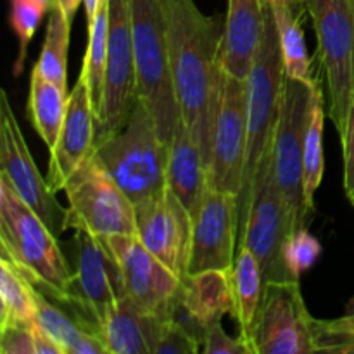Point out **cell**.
Segmentation results:
<instances>
[{"label":"cell","instance_id":"6da1fadb","mask_svg":"<svg viewBox=\"0 0 354 354\" xmlns=\"http://www.w3.org/2000/svg\"><path fill=\"white\" fill-rule=\"evenodd\" d=\"M169 66L180 118L209 162L220 102L225 16H207L194 0H165Z\"/></svg>","mask_w":354,"mask_h":354},{"label":"cell","instance_id":"7a4b0ae2","mask_svg":"<svg viewBox=\"0 0 354 354\" xmlns=\"http://www.w3.org/2000/svg\"><path fill=\"white\" fill-rule=\"evenodd\" d=\"M286 69L279 28L272 7H266V23L248 80V147L244 175L239 192V244L244 237L254 187L266 158L272 152L282 102Z\"/></svg>","mask_w":354,"mask_h":354},{"label":"cell","instance_id":"3957f363","mask_svg":"<svg viewBox=\"0 0 354 354\" xmlns=\"http://www.w3.org/2000/svg\"><path fill=\"white\" fill-rule=\"evenodd\" d=\"M93 151L133 204L168 187L169 145L162 140L151 111L138 97L127 123L111 137L95 142Z\"/></svg>","mask_w":354,"mask_h":354},{"label":"cell","instance_id":"277c9868","mask_svg":"<svg viewBox=\"0 0 354 354\" xmlns=\"http://www.w3.org/2000/svg\"><path fill=\"white\" fill-rule=\"evenodd\" d=\"M131 37L135 93L151 111L159 135L169 145L182 118L169 66L165 0H131Z\"/></svg>","mask_w":354,"mask_h":354},{"label":"cell","instance_id":"5b68a950","mask_svg":"<svg viewBox=\"0 0 354 354\" xmlns=\"http://www.w3.org/2000/svg\"><path fill=\"white\" fill-rule=\"evenodd\" d=\"M0 254L33 272L62 294H73V266L66 259L57 235L17 196L0 173Z\"/></svg>","mask_w":354,"mask_h":354},{"label":"cell","instance_id":"8992f818","mask_svg":"<svg viewBox=\"0 0 354 354\" xmlns=\"http://www.w3.org/2000/svg\"><path fill=\"white\" fill-rule=\"evenodd\" d=\"M311 85L299 80L283 82L282 102L272 147L275 183L282 197L287 232L308 230L311 213L304 203V135L311 109Z\"/></svg>","mask_w":354,"mask_h":354},{"label":"cell","instance_id":"52a82bcc","mask_svg":"<svg viewBox=\"0 0 354 354\" xmlns=\"http://www.w3.org/2000/svg\"><path fill=\"white\" fill-rule=\"evenodd\" d=\"M317 35V57L327 83V113L339 140L354 99V0H304Z\"/></svg>","mask_w":354,"mask_h":354},{"label":"cell","instance_id":"ba28073f","mask_svg":"<svg viewBox=\"0 0 354 354\" xmlns=\"http://www.w3.org/2000/svg\"><path fill=\"white\" fill-rule=\"evenodd\" d=\"M68 227L95 237L137 235L135 204L111 176L95 151L66 180Z\"/></svg>","mask_w":354,"mask_h":354},{"label":"cell","instance_id":"9c48e42d","mask_svg":"<svg viewBox=\"0 0 354 354\" xmlns=\"http://www.w3.org/2000/svg\"><path fill=\"white\" fill-rule=\"evenodd\" d=\"M252 354H313L315 318L308 311L299 280L270 282L251 334Z\"/></svg>","mask_w":354,"mask_h":354},{"label":"cell","instance_id":"30bf717a","mask_svg":"<svg viewBox=\"0 0 354 354\" xmlns=\"http://www.w3.org/2000/svg\"><path fill=\"white\" fill-rule=\"evenodd\" d=\"M0 166L17 192V196L40 216L54 235L68 230L69 209L57 201V196L41 176L33 161L23 130L16 120L6 90H0Z\"/></svg>","mask_w":354,"mask_h":354},{"label":"cell","instance_id":"8fae6325","mask_svg":"<svg viewBox=\"0 0 354 354\" xmlns=\"http://www.w3.org/2000/svg\"><path fill=\"white\" fill-rule=\"evenodd\" d=\"M135 54L131 37V0H109V35L102 99L97 113L95 142L116 133L135 102Z\"/></svg>","mask_w":354,"mask_h":354},{"label":"cell","instance_id":"7c38bea8","mask_svg":"<svg viewBox=\"0 0 354 354\" xmlns=\"http://www.w3.org/2000/svg\"><path fill=\"white\" fill-rule=\"evenodd\" d=\"M248 147V83L223 69L220 102L211 138L207 187L241 192Z\"/></svg>","mask_w":354,"mask_h":354},{"label":"cell","instance_id":"4fadbf2b","mask_svg":"<svg viewBox=\"0 0 354 354\" xmlns=\"http://www.w3.org/2000/svg\"><path fill=\"white\" fill-rule=\"evenodd\" d=\"M287 239H289V232H287L286 213H283L282 197H280L275 176H273L272 152H270L259 171L244 237L239 244H245L254 252L261 266L263 286L270 282L296 280L290 275L286 259H283V248H286Z\"/></svg>","mask_w":354,"mask_h":354},{"label":"cell","instance_id":"5bb4252c","mask_svg":"<svg viewBox=\"0 0 354 354\" xmlns=\"http://www.w3.org/2000/svg\"><path fill=\"white\" fill-rule=\"evenodd\" d=\"M239 251L237 194L206 187L199 209L192 218V248L187 273L228 270Z\"/></svg>","mask_w":354,"mask_h":354},{"label":"cell","instance_id":"9a60e30c","mask_svg":"<svg viewBox=\"0 0 354 354\" xmlns=\"http://www.w3.org/2000/svg\"><path fill=\"white\" fill-rule=\"evenodd\" d=\"M100 239L118 266L123 296L145 313H165L182 280L152 254L137 235Z\"/></svg>","mask_w":354,"mask_h":354},{"label":"cell","instance_id":"2e32d148","mask_svg":"<svg viewBox=\"0 0 354 354\" xmlns=\"http://www.w3.org/2000/svg\"><path fill=\"white\" fill-rule=\"evenodd\" d=\"M137 237L180 280L187 275L192 248V214L166 187L135 204Z\"/></svg>","mask_w":354,"mask_h":354},{"label":"cell","instance_id":"e0dca14e","mask_svg":"<svg viewBox=\"0 0 354 354\" xmlns=\"http://www.w3.org/2000/svg\"><path fill=\"white\" fill-rule=\"evenodd\" d=\"M165 313L203 346L206 332L214 324H220L225 315L235 317L232 272L187 273Z\"/></svg>","mask_w":354,"mask_h":354},{"label":"cell","instance_id":"ac0fdd59","mask_svg":"<svg viewBox=\"0 0 354 354\" xmlns=\"http://www.w3.org/2000/svg\"><path fill=\"white\" fill-rule=\"evenodd\" d=\"M73 294L100 324L111 308L123 297L121 279L113 256L100 237L86 230H75Z\"/></svg>","mask_w":354,"mask_h":354},{"label":"cell","instance_id":"d6986e66","mask_svg":"<svg viewBox=\"0 0 354 354\" xmlns=\"http://www.w3.org/2000/svg\"><path fill=\"white\" fill-rule=\"evenodd\" d=\"M97 114L90 90L80 75L68 97L64 123L50 151L47 182L54 192H62L66 180L95 149Z\"/></svg>","mask_w":354,"mask_h":354},{"label":"cell","instance_id":"ffe728a7","mask_svg":"<svg viewBox=\"0 0 354 354\" xmlns=\"http://www.w3.org/2000/svg\"><path fill=\"white\" fill-rule=\"evenodd\" d=\"M263 0H227L221 66L237 78L248 80L266 23Z\"/></svg>","mask_w":354,"mask_h":354},{"label":"cell","instance_id":"44dd1931","mask_svg":"<svg viewBox=\"0 0 354 354\" xmlns=\"http://www.w3.org/2000/svg\"><path fill=\"white\" fill-rule=\"evenodd\" d=\"M165 313H145L120 297L100 324V341L107 354H154Z\"/></svg>","mask_w":354,"mask_h":354},{"label":"cell","instance_id":"7402d4cb","mask_svg":"<svg viewBox=\"0 0 354 354\" xmlns=\"http://www.w3.org/2000/svg\"><path fill=\"white\" fill-rule=\"evenodd\" d=\"M207 187V168L203 152L194 140L192 133L182 120L175 128L169 144L168 189L182 201L183 206L194 214L199 209L201 199Z\"/></svg>","mask_w":354,"mask_h":354},{"label":"cell","instance_id":"603a6c76","mask_svg":"<svg viewBox=\"0 0 354 354\" xmlns=\"http://www.w3.org/2000/svg\"><path fill=\"white\" fill-rule=\"evenodd\" d=\"M324 80L318 75L311 85L310 121L304 135V203L310 213L315 211V194L320 189L325 173L324 131L327 104H325Z\"/></svg>","mask_w":354,"mask_h":354},{"label":"cell","instance_id":"cb8c5ba5","mask_svg":"<svg viewBox=\"0 0 354 354\" xmlns=\"http://www.w3.org/2000/svg\"><path fill=\"white\" fill-rule=\"evenodd\" d=\"M68 90L48 82L40 73L31 69L28 114L35 131L45 142L48 151L54 149L61 133L66 109H68Z\"/></svg>","mask_w":354,"mask_h":354},{"label":"cell","instance_id":"d4e9b609","mask_svg":"<svg viewBox=\"0 0 354 354\" xmlns=\"http://www.w3.org/2000/svg\"><path fill=\"white\" fill-rule=\"evenodd\" d=\"M234 280V297H235V317L237 320L241 337L251 348V334L254 327L256 315H258L259 303L263 296V275L261 266L256 259L254 252L245 244L239 245L237 259L232 270ZM252 353V349H251Z\"/></svg>","mask_w":354,"mask_h":354},{"label":"cell","instance_id":"484cf974","mask_svg":"<svg viewBox=\"0 0 354 354\" xmlns=\"http://www.w3.org/2000/svg\"><path fill=\"white\" fill-rule=\"evenodd\" d=\"M272 10L279 28L286 76L304 83H313L317 78L313 75V59L308 52L306 38L301 26V21L308 14L306 7L273 6Z\"/></svg>","mask_w":354,"mask_h":354},{"label":"cell","instance_id":"4316f807","mask_svg":"<svg viewBox=\"0 0 354 354\" xmlns=\"http://www.w3.org/2000/svg\"><path fill=\"white\" fill-rule=\"evenodd\" d=\"M0 297H2V318L0 328L10 325H33L37 322V301L35 289L19 266L0 254Z\"/></svg>","mask_w":354,"mask_h":354},{"label":"cell","instance_id":"83f0119b","mask_svg":"<svg viewBox=\"0 0 354 354\" xmlns=\"http://www.w3.org/2000/svg\"><path fill=\"white\" fill-rule=\"evenodd\" d=\"M48 12L50 14H48L47 30H45V40L33 69L40 73L45 80L68 90V52L69 38H71L69 37L71 21L54 2H52Z\"/></svg>","mask_w":354,"mask_h":354},{"label":"cell","instance_id":"f1b7e54d","mask_svg":"<svg viewBox=\"0 0 354 354\" xmlns=\"http://www.w3.org/2000/svg\"><path fill=\"white\" fill-rule=\"evenodd\" d=\"M88 24V45L86 54L83 57L82 73L83 80L86 82L92 97L95 114L99 113L100 99H102L104 85V69H106L107 57V35H109V0H102L97 9L95 16Z\"/></svg>","mask_w":354,"mask_h":354},{"label":"cell","instance_id":"f546056e","mask_svg":"<svg viewBox=\"0 0 354 354\" xmlns=\"http://www.w3.org/2000/svg\"><path fill=\"white\" fill-rule=\"evenodd\" d=\"M50 7L52 6H47L41 0H10V28H12V31L17 37V41H19V54H17L12 68V73L16 76L23 73L31 38L35 37L41 17L45 16L47 10H50Z\"/></svg>","mask_w":354,"mask_h":354},{"label":"cell","instance_id":"4dcf8cb0","mask_svg":"<svg viewBox=\"0 0 354 354\" xmlns=\"http://www.w3.org/2000/svg\"><path fill=\"white\" fill-rule=\"evenodd\" d=\"M315 346L317 353L354 354V299L349 301L341 317L315 318Z\"/></svg>","mask_w":354,"mask_h":354},{"label":"cell","instance_id":"1f68e13d","mask_svg":"<svg viewBox=\"0 0 354 354\" xmlns=\"http://www.w3.org/2000/svg\"><path fill=\"white\" fill-rule=\"evenodd\" d=\"M320 254L322 244L308 230H301L290 235L286 242V248H283L286 265L290 275L296 280H299V277L315 265Z\"/></svg>","mask_w":354,"mask_h":354},{"label":"cell","instance_id":"d6a6232c","mask_svg":"<svg viewBox=\"0 0 354 354\" xmlns=\"http://www.w3.org/2000/svg\"><path fill=\"white\" fill-rule=\"evenodd\" d=\"M199 351V342L166 315L154 354H196Z\"/></svg>","mask_w":354,"mask_h":354},{"label":"cell","instance_id":"836d02e7","mask_svg":"<svg viewBox=\"0 0 354 354\" xmlns=\"http://www.w3.org/2000/svg\"><path fill=\"white\" fill-rule=\"evenodd\" d=\"M37 324V322H35ZM33 324V325H35ZM33 325H10L0 328V353L2 354H37Z\"/></svg>","mask_w":354,"mask_h":354},{"label":"cell","instance_id":"e575fe53","mask_svg":"<svg viewBox=\"0 0 354 354\" xmlns=\"http://www.w3.org/2000/svg\"><path fill=\"white\" fill-rule=\"evenodd\" d=\"M203 351L206 354H252L248 342L239 335L237 339L230 337L220 324H214L204 337Z\"/></svg>","mask_w":354,"mask_h":354},{"label":"cell","instance_id":"d590c367","mask_svg":"<svg viewBox=\"0 0 354 354\" xmlns=\"http://www.w3.org/2000/svg\"><path fill=\"white\" fill-rule=\"evenodd\" d=\"M342 158H344V192L354 207V99L348 114V124L341 138Z\"/></svg>","mask_w":354,"mask_h":354},{"label":"cell","instance_id":"8d00e7d4","mask_svg":"<svg viewBox=\"0 0 354 354\" xmlns=\"http://www.w3.org/2000/svg\"><path fill=\"white\" fill-rule=\"evenodd\" d=\"M33 335H35V348L37 354H66L64 349L44 330V328L37 324L33 325Z\"/></svg>","mask_w":354,"mask_h":354},{"label":"cell","instance_id":"74e56055","mask_svg":"<svg viewBox=\"0 0 354 354\" xmlns=\"http://www.w3.org/2000/svg\"><path fill=\"white\" fill-rule=\"evenodd\" d=\"M52 2H54L55 6L64 12V16L73 23V17H75L76 10H78V7L82 6L83 0H52Z\"/></svg>","mask_w":354,"mask_h":354},{"label":"cell","instance_id":"f35d334b","mask_svg":"<svg viewBox=\"0 0 354 354\" xmlns=\"http://www.w3.org/2000/svg\"><path fill=\"white\" fill-rule=\"evenodd\" d=\"M100 3H102V0H83V7H85V14H86V23L92 21V17L95 16Z\"/></svg>","mask_w":354,"mask_h":354},{"label":"cell","instance_id":"ab89813d","mask_svg":"<svg viewBox=\"0 0 354 354\" xmlns=\"http://www.w3.org/2000/svg\"><path fill=\"white\" fill-rule=\"evenodd\" d=\"M265 6H294V7H306L304 0H263Z\"/></svg>","mask_w":354,"mask_h":354}]
</instances>
